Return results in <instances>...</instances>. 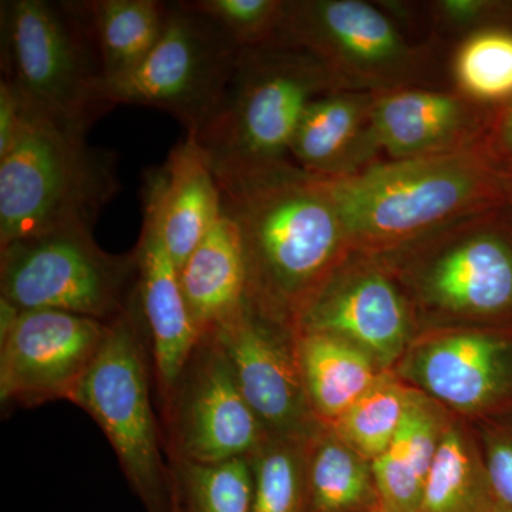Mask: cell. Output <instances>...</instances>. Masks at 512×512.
Listing matches in <instances>:
<instances>
[{"label":"cell","instance_id":"cell-7","mask_svg":"<svg viewBox=\"0 0 512 512\" xmlns=\"http://www.w3.org/2000/svg\"><path fill=\"white\" fill-rule=\"evenodd\" d=\"M8 74L30 103L86 134L111 106L83 3L13 0L3 6Z\"/></svg>","mask_w":512,"mask_h":512},{"label":"cell","instance_id":"cell-37","mask_svg":"<svg viewBox=\"0 0 512 512\" xmlns=\"http://www.w3.org/2000/svg\"><path fill=\"white\" fill-rule=\"evenodd\" d=\"M507 201L512 205V175L507 178Z\"/></svg>","mask_w":512,"mask_h":512},{"label":"cell","instance_id":"cell-6","mask_svg":"<svg viewBox=\"0 0 512 512\" xmlns=\"http://www.w3.org/2000/svg\"><path fill=\"white\" fill-rule=\"evenodd\" d=\"M153 390L150 350L133 295L127 311L110 322L99 356L70 403L89 414L103 431L144 510L174 512Z\"/></svg>","mask_w":512,"mask_h":512},{"label":"cell","instance_id":"cell-10","mask_svg":"<svg viewBox=\"0 0 512 512\" xmlns=\"http://www.w3.org/2000/svg\"><path fill=\"white\" fill-rule=\"evenodd\" d=\"M241 47L187 2L168 3L163 35L143 64L107 87L116 104H138L167 111L200 133L217 107L234 72Z\"/></svg>","mask_w":512,"mask_h":512},{"label":"cell","instance_id":"cell-12","mask_svg":"<svg viewBox=\"0 0 512 512\" xmlns=\"http://www.w3.org/2000/svg\"><path fill=\"white\" fill-rule=\"evenodd\" d=\"M109 329L110 322L69 312H23L0 343L3 409L72 402Z\"/></svg>","mask_w":512,"mask_h":512},{"label":"cell","instance_id":"cell-22","mask_svg":"<svg viewBox=\"0 0 512 512\" xmlns=\"http://www.w3.org/2000/svg\"><path fill=\"white\" fill-rule=\"evenodd\" d=\"M303 386L315 419L329 427L348 412L380 376L375 360L346 340L296 332Z\"/></svg>","mask_w":512,"mask_h":512},{"label":"cell","instance_id":"cell-23","mask_svg":"<svg viewBox=\"0 0 512 512\" xmlns=\"http://www.w3.org/2000/svg\"><path fill=\"white\" fill-rule=\"evenodd\" d=\"M83 5L92 25L107 89L137 70L153 52L163 35L168 3L94 0Z\"/></svg>","mask_w":512,"mask_h":512},{"label":"cell","instance_id":"cell-25","mask_svg":"<svg viewBox=\"0 0 512 512\" xmlns=\"http://www.w3.org/2000/svg\"><path fill=\"white\" fill-rule=\"evenodd\" d=\"M495 501L484 456L463 430L447 426L417 512H491Z\"/></svg>","mask_w":512,"mask_h":512},{"label":"cell","instance_id":"cell-17","mask_svg":"<svg viewBox=\"0 0 512 512\" xmlns=\"http://www.w3.org/2000/svg\"><path fill=\"white\" fill-rule=\"evenodd\" d=\"M222 215L220 187L195 134L187 133L144 185V221L153 225L178 271Z\"/></svg>","mask_w":512,"mask_h":512},{"label":"cell","instance_id":"cell-14","mask_svg":"<svg viewBox=\"0 0 512 512\" xmlns=\"http://www.w3.org/2000/svg\"><path fill=\"white\" fill-rule=\"evenodd\" d=\"M416 313L382 258L353 251L312 302L296 332L346 340L377 366L402 359Z\"/></svg>","mask_w":512,"mask_h":512},{"label":"cell","instance_id":"cell-24","mask_svg":"<svg viewBox=\"0 0 512 512\" xmlns=\"http://www.w3.org/2000/svg\"><path fill=\"white\" fill-rule=\"evenodd\" d=\"M306 487L309 512L382 510L372 463L323 426L309 441Z\"/></svg>","mask_w":512,"mask_h":512},{"label":"cell","instance_id":"cell-2","mask_svg":"<svg viewBox=\"0 0 512 512\" xmlns=\"http://www.w3.org/2000/svg\"><path fill=\"white\" fill-rule=\"evenodd\" d=\"M353 251L386 254L467 215L507 201V178L477 146L440 156L383 160L323 180Z\"/></svg>","mask_w":512,"mask_h":512},{"label":"cell","instance_id":"cell-13","mask_svg":"<svg viewBox=\"0 0 512 512\" xmlns=\"http://www.w3.org/2000/svg\"><path fill=\"white\" fill-rule=\"evenodd\" d=\"M404 379L431 400L463 414L512 407V332L507 328H436L402 357Z\"/></svg>","mask_w":512,"mask_h":512},{"label":"cell","instance_id":"cell-30","mask_svg":"<svg viewBox=\"0 0 512 512\" xmlns=\"http://www.w3.org/2000/svg\"><path fill=\"white\" fill-rule=\"evenodd\" d=\"M285 0H192L187 5L211 20L241 49L278 42Z\"/></svg>","mask_w":512,"mask_h":512},{"label":"cell","instance_id":"cell-33","mask_svg":"<svg viewBox=\"0 0 512 512\" xmlns=\"http://www.w3.org/2000/svg\"><path fill=\"white\" fill-rule=\"evenodd\" d=\"M481 147L505 178L512 175V100L494 107Z\"/></svg>","mask_w":512,"mask_h":512},{"label":"cell","instance_id":"cell-11","mask_svg":"<svg viewBox=\"0 0 512 512\" xmlns=\"http://www.w3.org/2000/svg\"><path fill=\"white\" fill-rule=\"evenodd\" d=\"M160 413L167 460L215 464L251 457L268 437L208 335L198 340Z\"/></svg>","mask_w":512,"mask_h":512},{"label":"cell","instance_id":"cell-36","mask_svg":"<svg viewBox=\"0 0 512 512\" xmlns=\"http://www.w3.org/2000/svg\"><path fill=\"white\" fill-rule=\"evenodd\" d=\"M491 512H512V508L508 507V505H505L504 503H501L500 500L495 501L493 510Z\"/></svg>","mask_w":512,"mask_h":512},{"label":"cell","instance_id":"cell-5","mask_svg":"<svg viewBox=\"0 0 512 512\" xmlns=\"http://www.w3.org/2000/svg\"><path fill=\"white\" fill-rule=\"evenodd\" d=\"M340 89L306 50L284 42L241 49L220 106L195 134L214 173L286 163L309 104Z\"/></svg>","mask_w":512,"mask_h":512},{"label":"cell","instance_id":"cell-38","mask_svg":"<svg viewBox=\"0 0 512 512\" xmlns=\"http://www.w3.org/2000/svg\"><path fill=\"white\" fill-rule=\"evenodd\" d=\"M372 512H384V511H382V510H377V511H372Z\"/></svg>","mask_w":512,"mask_h":512},{"label":"cell","instance_id":"cell-35","mask_svg":"<svg viewBox=\"0 0 512 512\" xmlns=\"http://www.w3.org/2000/svg\"><path fill=\"white\" fill-rule=\"evenodd\" d=\"M22 313L15 303L0 298V343L9 338L10 333L18 325Z\"/></svg>","mask_w":512,"mask_h":512},{"label":"cell","instance_id":"cell-8","mask_svg":"<svg viewBox=\"0 0 512 512\" xmlns=\"http://www.w3.org/2000/svg\"><path fill=\"white\" fill-rule=\"evenodd\" d=\"M278 42L311 53L343 90L436 89V47L410 42L376 3L285 0Z\"/></svg>","mask_w":512,"mask_h":512},{"label":"cell","instance_id":"cell-31","mask_svg":"<svg viewBox=\"0 0 512 512\" xmlns=\"http://www.w3.org/2000/svg\"><path fill=\"white\" fill-rule=\"evenodd\" d=\"M427 16L437 39H458L487 28H504L512 3L493 0H436L427 3Z\"/></svg>","mask_w":512,"mask_h":512},{"label":"cell","instance_id":"cell-29","mask_svg":"<svg viewBox=\"0 0 512 512\" xmlns=\"http://www.w3.org/2000/svg\"><path fill=\"white\" fill-rule=\"evenodd\" d=\"M312 437H266L249 457L252 512H309L306 458Z\"/></svg>","mask_w":512,"mask_h":512},{"label":"cell","instance_id":"cell-9","mask_svg":"<svg viewBox=\"0 0 512 512\" xmlns=\"http://www.w3.org/2000/svg\"><path fill=\"white\" fill-rule=\"evenodd\" d=\"M136 256L107 254L90 228H70L0 248V298L22 312L60 311L113 322L136 289Z\"/></svg>","mask_w":512,"mask_h":512},{"label":"cell","instance_id":"cell-32","mask_svg":"<svg viewBox=\"0 0 512 512\" xmlns=\"http://www.w3.org/2000/svg\"><path fill=\"white\" fill-rule=\"evenodd\" d=\"M484 444L485 468L495 497L512 508V431H490Z\"/></svg>","mask_w":512,"mask_h":512},{"label":"cell","instance_id":"cell-16","mask_svg":"<svg viewBox=\"0 0 512 512\" xmlns=\"http://www.w3.org/2000/svg\"><path fill=\"white\" fill-rule=\"evenodd\" d=\"M493 110L456 90L414 87L376 94L373 126L384 160H412L477 146Z\"/></svg>","mask_w":512,"mask_h":512},{"label":"cell","instance_id":"cell-3","mask_svg":"<svg viewBox=\"0 0 512 512\" xmlns=\"http://www.w3.org/2000/svg\"><path fill=\"white\" fill-rule=\"evenodd\" d=\"M402 285L414 313L441 328L512 323V205L450 222L377 255Z\"/></svg>","mask_w":512,"mask_h":512},{"label":"cell","instance_id":"cell-34","mask_svg":"<svg viewBox=\"0 0 512 512\" xmlns=\"http://www.w3.org/2000/svg\"><path fill=\"white\" fill-rule=\"evenodd\" d=\"M26 110V97L8 77L0 80V157L18 136Z\"/></svg>","mask_w":512,"mask_h":512},{"label":"cell","instance_id":"cell-26","mask_svg":"<svg viewBox=\"0 0 512 512\" xmlns=\"http://www.w3.org/2000/svg\"><path fill=\"white\" fill-rule=\"evenodd\" d=\"M454 90L487 107L512 100V29L487 28L457 43L450 62Z\"/></svg>","mask_w":512,"mask_h":512},{"label":"cell","instance_id":"cell-39","mask_svg":"<svg viewBox=\"0 0 512 512\" xmlns=\"http://www.w3.org/2000/svg\"><path fill=\"white\" fill-rule=\"evenodd\" d=\"M174 512H177V510H175V507H174Z\"/></svg>","mask_w":512,"mask_h":512},{"label":"cell","instance_id":"cell-28","mask_svg":"<svg viewBox=\"0 0 512 512\" xmlns=\"http://www.w3.org/2000/svg\"><path fill=\"white\" fill-rule=\"evenodd\" d=\"M413 389L387 373H380L375 384L329 429L340 441L373 463L382 456L399 430Z\"/></svg>","mask_w":512,"mask_h":512},{"label":"cell","instance_id":"cell-18","mask_svg":"<svg viewBox=\"0 0 512 512\" xmlns=\"http://www.w3.org/2000/svg\"><path fill=\"white\" fill-rule=\"evenodd\" d=\"M136 256V302L150 350L158 409L170 396L201 336L192 322L180 275L156 229L143 222Z\"/></svg>","mask_w":512,"mask_h":512},{"label":"cell","instance_id":"cell-21","mask_svg":"<svg viewBox=\"0 0 512 512\" xmlns=\"http://www.w3.org/2000/svg\"><path fill=\"white\" fill-rule=\"evenodd\" d=\"M446 427L439 410L430 406L423 393L413 390L392 444L372 463L382 511L417 512Z\"/></svg>","mask_w":512,"mask_h":512},{"label":"cell","instance_id":"cell-20","mask_svg":"<svg viewBox=\"0 0 512 512\" xmlns=\"http://www.w3.org/2000/svg\"><path fill=\"white\" fill-rule=\"evenodd\" d=\"M185 303L200 336L248 306L247 266L235 221L220 220L178 271Z\"/></svg>","mask_w":512,"mask_h":512},{"label":"cell","instance_id":"cell-27","mask_svg":"<svg viewBox=\"0 0 512 512\" xmlns=\"http://www.w3.org/2000/svg\"><path fill=\"white\" fill-rule=\"evenodd\" d=\"M177 512H252V470L249 457L200 464L167 460Z\"/></svg>","mask_w":512,"mask_h":512},{"label":"cell","instance_id":"cell-4","mask_svg":"<svg viewBox=\"0 0 512 512\" xmlns=\"http://www.w3.org/2000/svg\"><path fill=\"white\" fill-rule=\"evenodd\" d=\"M119 188L109 153L26 99L18 136L0 157V248L62 229H92Z\"/></svg>","mask_w":512,"mask_h":512},{"label":"cell","instance_id":"cell-19","mask_svg":"<svg viewBox=\"0 0 512 512\" xmlns=\"http://www.w3.org/2000/svg\"><path fill=\"white\" fill-rule=\"evenodd\" d=\"M375 101V93L355 90H333L313 100L296 128L289 156L323 180L352 177L380 163Z\"/></svg>","mask_w":512,"mask_h":512},{"label":"cell","instance_id":"cell-1","mask_svg":"<svg viewBox=\"0 0 512 512\" xmlns=\"http://www.w3.org/2000/svg\"><path fill=\"white\" fill-rule=\"evenodd\" d=\"M214 175L222 211L241 235L249 308L296 333L309 306L353 252L325 181L291 161Z\"/></svg>","mask_w":512,"mask_h":512},{"label":"cell","instance_id":"cell-15","mask_svg":"<svg viewBox=\"0 0 512 512\" xmlns=\"http://www.w3.org/2000/svg\"><path fill=\"white\" fill-rule=\"evenodd\" d=\"M207 335L227 357L268 436L306 439L322 427L306 397L295 332L261 318L248 305Z\"/></svg>","mask_w":512,"mask_h":512}]
</instances>
